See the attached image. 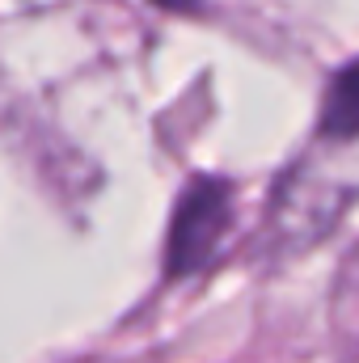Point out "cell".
Returning a JSON list of instances; mask_svg holds the SVG:
<instances>
[{"instance_id":"6da1fadb","label":"cell","mask_w":359,"mask_h":363,"mask_svg":"<svg viewBox=\"0 0 359 363\" xmlns=\"http://www.w3.org/2000/svg\"><path fill=\"white\" fill-rule=\"evenodd\" d=\"M224 224H228V186L216 178H194L174 207L165 241V274L182 279L207 267V258L224 237Z\"/></svg>"},{"instance_id":"7a4b0ae2","label":"cell","mask_w":359,"mask_h":363,"mask_svg":"<svg viewBox=\"0 0 359 363\" xmlns=\"http://www.w3.org/2000/svg\"><path fill=\"white\" fill-rule=\"evenodd\" d=\"M321 131L334 140H355L359 135V60L347 64L321 101Z\"/></svg>"},{"instance_id":"3957f363","label":"cell","mask_w":359,"mask_h":363,"mask_svg":"<svg viewBox=\"0 0 359 363\" xmlns=\"http://www.w3.org/2000/svg\"><path fill=\"white\" fill-rule=\"evenodd\" d=\"M153 4H161V9H194L199 0H153Z\"/></svg>"}]
</instances>
